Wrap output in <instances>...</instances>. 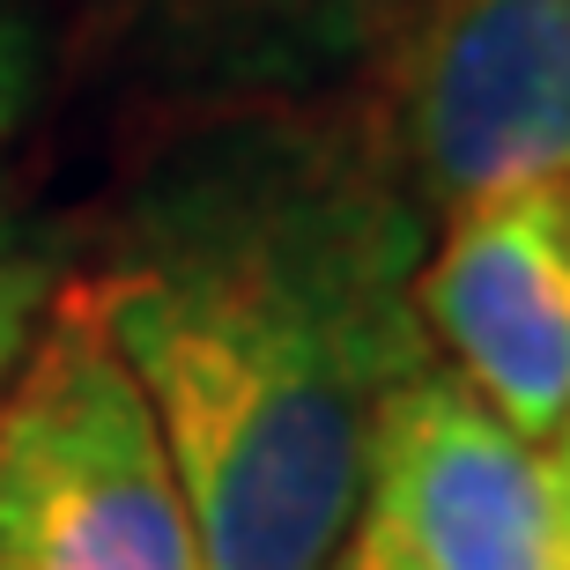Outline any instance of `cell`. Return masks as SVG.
I'll return each mask as SVG.
<instances>
[{"mask_svg":"<svg viewBox=\"0 0 570 570\" xmlns=\"http://www.w3.org/2000/svg\"><path fill=\"white\" fill-rule=\"evenodd\" d=\"M438 215L379 89L170 119L67 289L156 407L208 570H334L371 444L430 371L415 318Z\"/></svg>","mask_w":570,"mask_h":570,"instance_id":"cell-1","label":"cell"},{"mask_svg":"<svg viewBox=\"0 0 570 570\" xmlns=\"http://www.w3.org/2000/svg\"><path fill=\"white\" fill-rule=\"evenodd\" d=\"M0 570H208L156 407L67 282L0 393Z\"/></svg>","mask_w":570,"mask_h":570,"instance_id":"cell-2","label":"cell"},{"mask_svg":"<svg viewBox=\"0 0 570 570\" xmlns=\"http://www.w3.org/2000/svg\"><path fill=\"white\" fill-rule=\"evenodd\" d=\"M371 89L438 223L570 186V0H430Z\"/></svg>","mask_w":570,"mask_h":570,"instance_id":"cell-3","label":"cell"},{"mask_svg":"<svg viewBox=\"0 0 570 570\" xmlns=\"http://www.w3.org/2000/svg\"><path fill=\"white\" fill-rule=\"evenodd\" d=\"M348 549L379 570H570V460L430 363L385 407Z\"/></svg>","mask_w":570,"mask_h":570,"instance_id":"cell-4","label":"cell"},{"mask_svg":"<svg viewBox=\"0 0 570 570\" xmlns=\"http://www.w3.org/2000/svg\"><path fill=\"white\" fill-rule=\"evenodd\" d=\"M430 363L527 444L570 415V200L563 186L504 193L430 230L415 275Z\"/></svg>","mask_w":570,"mask_h":570,"instance_id":"cell-5","label":"cell"},{"mask_svg":"<svg viewBox=\"0 0 570 570\" xmlns=\"http://www.w3.org/2000/svg\"><path fill=\"white\" fill-rule=\"evenodd\" d=\"M430 0H82L89 52L170 119L371 82Z\"/></svg>","mask_w":570,"mask_h":570,"instance_id":"cell-6","label":"cell"},{"mask_svg":"<svg viewBox=\"0 0 570 570\" xmlns=\"http://www.w3.org/2000/svg\"><path fill=\"white\" fill-rule=\"evenodd\" d=\"M60 282H67V267L52 253V237L0 193V393L16 385V371L30 356V341H38L45 312H52Z\"/></svg>","mask_w":570,"mask_h":570,"instance_id":"cell-7","label":"cell"},{"mask_svg":"<svg viewBox=\"0 0 570 570\" xmlns=\"http://www.w3.org/2000/svg\"><path fill=\"white\" fill-rule=\"evenodd\" d=\"M22 97H30V38H22L16 8L0 0V134L22 119Z\"/></svg>","mask_w":570,"mask_h":570,"instance_id":"cell-8","label":"cell"},{"mask_svg":"<svg viewBox=\"0 0 570 570\" xmlns=\"http://www.w3.org/2000/svg\"><path fill=\"white\" fill-rule=\"evenodd\" d=\"M334 570H379V563H363V556H356V549H348V556H341V563H334Z\"/></svg>","mask_w":570,"mask_h":570,"instance_id":"cell-9","label":"cell"},{"mask_svg":"<svg viewBox=\"0 0 570 570\" xmlns=\"http://www.w3.org/2000/svg\"><path fill=\"white\" fill-rule=\"evenodd\" d=\"M556 452H563V460H570V415H563V438H556Z\"/></svg>","mask_w":570,"mask_h":570,"instance_id":"cell-10","label":"cell"}]
</instances>
